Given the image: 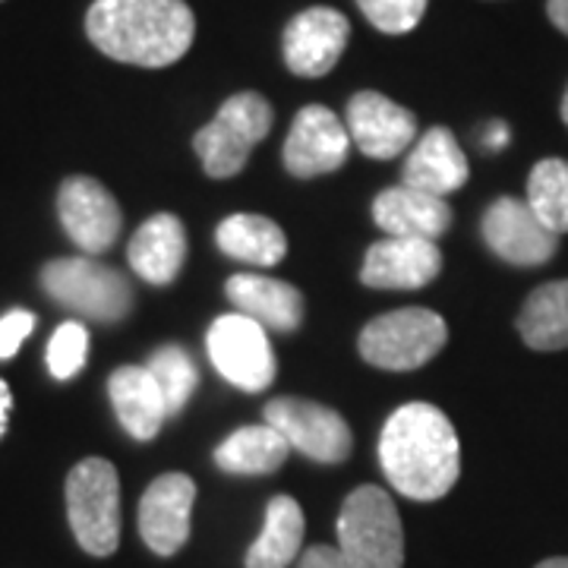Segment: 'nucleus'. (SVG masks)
Wrapping results in <instances>:
<instances>
[{
	"mask_svg": "<svg viewBox=\"0 0 568 568\" xmlns=\"http://www.w3.org/2000/svg\"><path fill=\"white\" fill-rule=\"evenodd\" d=\"M379 465L407 499H443L462 474V446L446 410L426 402L398 407L379 436Z\"/></svg>",
	"mask_w": 568,
	"mask_h": 568,
	"instance_id": "nucleus-1",
	"label": "nucleus"
},
{
	"mask_svg": "<svg viewBox=\"0 0 568 568\" xmlns=\"http://www.w3.org/2000/svg\"><path fill=\"white\" fill-rule=\"evenodd\" d=\"M85 36L111 61L162 70L190 51L196 17L186 0H95Z\"/></svg>",
	"mask_w": 568,
	"mask_h": 568,
	"instance_id": "nucleus-2",
	"label": "nucleus"
},
{
	"mask_svg": "<svg viewBox=\"0 0 568 568\" xmlns=\"http://www.w3.org/2000/svg\"><path fill=\"white\" fill-rule=\"evenodd\" d=\"M338 549L351 568L405 566V528L383 487H357L338 511Z\"/></svg>",
	"mask_w": 568,
	"mask_h": 568,
	"instance_id": "nucleus-3",
	"label": "nucleus"
},
{
	"mask_svg": "<svg viewBox=\"0 0 568 568\" xmlns=\"http://www.w3.org/2000/svg\"><path fill=\"white\" fill-rule=\"evenodd\" d=\"M70 528L89 556H111L121 544V480L111 462L82 458L67 477Z\"/></svg>",
	"mask_w": 568,
	"mask_h": 568,
	"instance_id": "nucleus-4",
	"label": "nucleus"
},
{
	"mask_svg": "<svg viewBox=\"0 0 568 568\" xmlns=\"http://www.w3.org/2000/svg\"><path fill=\"white\" fill-rule=\"evenodd\" d=\"M272 121H275L272 104L260 92H237L224 99L219 114L193 136V149L203 162L205 174L215 181L241 174L250 162V152L268 136Z\"/></svg>",
	"mask_w": 568,
	"mask_h": 568,
	"instance_id": "nucleus-5",
	"label": "nucleus"
},
{
	"mask_svg": "<svg viewBox=\"0 0 568 568\" xmlns=\"http://www.w3.org/2000/svg\"><path fill=\"white\" fill-rule=\"evenodd\" d=\"M446 320L424 306L392 310L364 325L357 347L366 364L388 373H407L426 366L446 347Z\"/></svg>",
	"mask_w": 568,
	"mask_h": 568,
	"instance_id": "nucleus-6",
	"label": "nucleus"
},
{
	"mask_svg": "<svg viewBox=\"0 0 568 568\" xmlns=\"http://www.w3.org/2000/svg\"><path fill=\"white\" fill-rule=\"evenodd\" d=\"M41 287L51 301L77 310L92 323H121L133 310V287L118 268L89 256L51 260L41 268Z\"/></svg>",
	"mask_w": 568,
	"mask_h": 568,
	"instance_id": "nucleus-7",
	"label": "nucleus"
},
{
	"mask_svg": "<svg viewBox=\"0 0 568 568\" xmlns=\"http://www.w3.org/2000/svg\"><path fill=\"white\" fill-rule=\"evenodd\" d=\"M205 347L215 369L241 392H265L275 383L278 361L268 345V335L256 320L244 313H227L209 325Z\"/></svg>",
	"mask_w": 568,
	"mask_h": 568,
	"instance_id": "nucleus-8",
	"label": "nucleus"
},
{
	"mask_svg": "<svg viewBox=\"0 0 568 568\" xmlns=\"http://www.w3.org/2000/svg\"><path fill=\"white\" fill-rule=\"evenodd\" d=\"M265 424L282 433L291 452H301L320 465H342L354 446L345 417L320 402L275 398L265 405Z\"/></svg>",
	"mask_w": 568,
	"mask_h": 568,
	"instance_id": "nucleus-9",
	"label": "nucleus"
},
{
	"mask_svg": "<svg viewBox=\"0 0 568 568\" xmlns=\"http://www.w3.org/2000/svg\"><path fill=\"white\" fill-rule=\"evenodd\" d=\"M347 41H351V22L342 10L310 7L284 26V63L294 77L320 80L325 73H332L335 63L342 61Z\"/></svg>",
	"mask_w": 568,
	"mask_h": 568,
	"instance_id": "nucleus-10",
	"label": "nucleus"
},
{
	"mask_svg": "<svg viewBox=\"0 0 568 568\" xmlns=\"http://www.w3.org/2000/svg\"><path fill=\"white\" fill-rule=\"evenodd\" d=\"M58 215L67 237L92 256L111 250L121 237V205L95 178H67L58 190Z\"/></svg>",
	"mask_w": 568,
	"mask_h": 568,
	"instance_id": "nucleus-11",
	"label": "nucleus"
},
{
	"mask_svg": "<svg viewBox=\"0 0 568 568\" xmlns=\"http://www.w3.org/2000/svg\"><path fill=\"white\" fill-rule=\"evenodd\" d=\"M484 241L487 246L508 265H534L549 263L559 250V234H552L547 224L534 215L528 200L503 196L484 212Z\"/></svg>",
	"mask_w": 568,
	"mask_h": 568,
	"instance_id": "nucleus-12",
	"label": "nucleus"
},
{
	"mask_svg": "<svg viewBox=\"0 0 568 568\" xmlns=\"http://www.w3.org/2000/svg\"><path fill=\"white\" fill-rule=\"evenodd\" d=\"M351 133L335 111L325 104H306L291 123L284 140V168L294 178H320L332 174L347 162Z\"/></svg>",
	"mask_w": 568,
	"mask_h": 568,
	"instance_id": "nucleus-13",
	"label": "nucleus"
},
{
	"mask_svg": "<svg viewBox=\"0 0 568 568\" xmlns=\"http://www.w3.org/2000/svg\"><path fill=\"white\" fill-rule=\"evenodd\" d=\"M196 503V484L186 474L155 477L140 499V534L145 547L159 556L181 552L190 540V515Z\"/></svg>",
	"mask_w": 568,
	"mask_h": 568,
	"instance_id": "nucleus-14",
	"label": "nucleus"
},
{
	"mask_svg": "<svg viewBox=\"0 0 568 568\" xmlns=\"http://www.w3.org/2000/svg\"><path fill=\"white\" fill-rule=\"evenodd\" d=\"M347 133L366 159H398L417 140V118L383 92H357L347 102Z\"/></svg>",
	"mask_w": 568,
	"mask_h": 568,
	"instance_id": "nucleus-15",
	"label": "nucleus"
},
{
	"mask_svg": "<svg viewBox=\"0 0 568 568\" xmlns=\"http://www.w3.org/2000/svg\"><path fill=\"white\" fill-rule=\"evenodd\" d=\"M443 272V253L436 241L424 237H386L366 250L361 282L376 291H417Z\"/></svg>",
	"mask_w": 568,
	"mask_h": 568,
	"instance_id": "nucleus-16",
	"label": "nucleus"
},
{
	"mask_svg": "<svg viewBox=\"0 0 568 568\" xmlns=\"http://www.w3.org/2000/svg\"><path fill=\"white\" fill-rule=\"evenodd\" d=\"M373 222L388 237H424L436 241L452 224V209L443 196H429L407 183L388 186L373 200Z\"/></svg>",
	"mask_w": 568,
	"mask_h": 568,
	"instance_id": "nucleus-17",
	"label": "nucleus"
},
{
	"mask_svg": "<svg viewBox=\"0 0 568 568\" xmlns=\"http://www.w3.org/2000/svg\"><path fill=\"white\" fill-rule=\"evenodd\" d=\"M402 183L424 190L429 196H443L462 190L467 183V159L455 133L446 126H433L417 140L405 162Z\"/></svg>",
	"mask_w": 568,
	"mask_h": 568,
	"instance_id": "nucleus-18",
	"label": "nucleus"
},
{
	"mask_svg": "<svg viewBox=\"0 0 568 568\" xmlns=\"http://www.w3.org/2000/svg\"><path fill=\"white\" fill-rule=\"evenodd\" d=\"M108 395H111V405H114V414H118L123 429L140 443L155 439L164 420L171 417L162 388L145 366L114 369L108 379Z\"/></svg>",
	"mask_w": 568,
	"mask_h": 568,
	"instance_id": "nucleus-19",
	"label": "nucleus"
},
{
	"mask_svg": "<svg viewBox=\"0 0 568 568\" xmlns=\"http://www.w3.org/2000/svg\"><path fill=\"white\" fill-rule=\"evenodd\" d=\"M130 268L149 284H171L186 260V231L178 215H152L126 246Z\"/></svg>",
	"mask_w": 568,
	"mask_h": 568,
	"instance_id": "nucleus-20",
	"label": "nucleus"
},
{
	"mask_svg": "<svg viewBox=\"0 0 568 568\" xmlns=\"http://www.w3.org/2000/svg\"><path fill=\"white\" fill-rule=\"evenodd\" d=\"M224 291L231 304L263 328L294 332L304 323V294L294 284L268 278V275H234L227 278Z\"/></svg>",
	"mask_w": 568,
	"mask_h": 568,
	"instance_id": "nucleus-21",
	"label": "nucleus"
},
{
	"mask_svg": "<svg viewBox=\"0 0 568 568\" xmlns=\"http://www.w3.org/2000/svg\"><path fill=\"white\" fill-rule=\"evenodd\" d=\"M304 508L291 496H275L265 506V525L246 549V568H287L304 547Z\"/></svg>",
	"mask_w": 568,
	"mask_h": 568,
	"instance_id": "nucleus-22",
	"label": "nucleus"
},
{
	"mask_svg": "<svg viewBox=\"0 0 568 568\" xmlns=\"http://www.w3.org/2000/svg\"><path fill=\"white\" fill-rule=\"evenodd\" d=\"M215 241L222 246L224 256L237 260V263L256 265V268H272L284 260L287 253V237L278 224L263 215H231L219 224Z\"/></svg>",
	"mask_w": 568,
	"mask_h": 568,
	"instance_id": "nucleus-23",
	"label": "nucleus"
},
{
	"mask_svg": "<svg viewBox=\"0 0 568 568\" xmlns=\"http://www.w3.org/2000/svg\"><path fill=\"white\" fill-rule=\"evenodd\" d=\"M287 455H291V446L282 433L275 426L256 424L231 433L222 446L215 448V465L227 474L260 477V474H275Z\"/></svg>",
	"mask_w": 568,
	"mask_h": 568,
	"instance_id": "nucleus-24",
	"label": "nucleus"
},
{
	"mask_svg": "<svg viewBox=\"0 0 568 568\" xmlns=\"http://www.w3.org/2000/svg\"><path fill=\"white\" fill-rule=\"evenodd\" d=\"M518 335L530 351H566L568 347V278L547 282L530 291L518 313Z\"/></svg>",
	"mask_w": 568,
	"mask_h": 568,
	"instance_id": "nucleus-25",
	"label": "nucleus"
},
{
	"mask_svg": "<svg viewBox=\"0 0 568 568\" xmlns=\"http://www.w3.org/2000/svg\"><path fill=\"white\" fill-rule=\"evenodd\" d=\"M528 205L552 234L568 231V162L544 159L528 178Z\"/></svg>",
	"mask_w": 568,
	"mask_h": 568,
	"instance_id": "nucleus-26",
	"label": "nucleus"
},
{
	"mask_svg": "<svg viewBox=\"0 0 568 568\" xmlns=\"http://www.w3.org/2000/svg\"><path fill=\"white\" fill-rule=\"evenodd\" d=\"M145 369L155 376V383L162 388L168 414H171V417L181 414L183 407H186V402L193 398L196 383H200V373H196V364L190 361V354L178 345L159 347V351L149 357Z\"/></svg>",
	"mask_w": 568,
	"mask_h": 568,
	"instance_id": "nucleus-27",
	"label": "nucleus"
},
{
	"mask_svg": "<svg viewBox=\"0 0 568 568\" xmlns=\"http://www.w3.org/2000/svg\"><path fill=\"white\" fill-rule=\"evenodd\" d=\"M89 354V332L82 323H63L48 342V369L54 379H73L85 366Z\"/></svg>",
	"mask_w": 568,
	"mask_h": 568,
	"instance_id": "nucleus-28",
	"label": "nucleus"
},
{
	"mask_svg": "<svg viewBox=\"0 0 568 568\" xmlns=\"http://www.w3.org/2000/svg\"><path fill=\"white\" fill-rule=\"evenodd\" d=\"M429 0H357L366 22L386 36H405L414 32L426 13Z\"/></svg>",
	"mask_w": 568,
	"mask_h": 568,
	"instance_id": "nucleus-29",
	"label": "nucleus"
},
{
	"mask_svg": "<svg viewBox=\"0 0 568 568\" xmlns=\"http://www.w3.org/2000/svg\"><path fill=\"white\" fill-rule=\"evenodd\" d=\"M32 328H36V316L29 310H10L0 320V361H10L22 342L32 335Z\"/></svg>",
	"mask_w": 568,
	"mask_h": 568,
	"instance_id": "nucleus-30",
	"label": "nucleus"
},
{
	"mask_svg": "<svg viewBox=\"0 0 568 568\" xmlns=\"http://www.w3.org/2000/svg\"><path fill=\"white\" fill-rule=\"evenodd\" d=\"M297 568H351L338 547H310L301 556Z\"/></svg>",
	"mask_w": 568,
	"mask_h": 568,
	"instance_id": "nucleus-31",
	"label": "nucleus"
},
{
	"mask_svg": "<svg viewBox=\"0 0 568 568\" xmlns=\"http://www.w3.org/2000/svg\"><path fill=\"white\" fill-rule=\"evenodd\" d=\"M547 17L562 36H568V0H547Z\"/></svg>",
	"mask_w": 568,
	"mask_h": 568,
	"instance_id": "nucleus-32",
	"label": "nucleus"
},
{
	"mask_svg": "<svg viewBox=\"0 0 568 568\" xmlns=\"http://www.w3.org/2000/svg\"><path fill=\"white\" fill-rule=\"evenodd\" d=\"M10 410H13V395H10V386L0 379V436H3V429H7V417H10Z\"/></svg>",
	"mask_w": 568,
	"mask_h": 568,
	"instance_id": "nucleus-33",
	"label": "nucleus"
},
{
	"mask_svg": "<svg viewBox=\"0 0 568 568\" xmlns=\"http://www.w3.org/2000/svg\"><path fill=\"white\" fill-rule=\"evenodd\" d=\"M506 140H508V130L506 126H503V123H496V126H493V133H489V149H499V145H506Z\"/></svg>",
	"mask_w": 568,
	"mask_h": 568,
	"instance_id": "nucleus-34",
	"label": "nucleus"
},
{
	"mask_svg": "<svg viewBox=\"0 0 568 568\" xmlns=\"http://www.w3.org/2000/svg\"><path fill=\"white\" fill-rule=\"evenodd\" d=\"M537 568H568V556H556V559H544Z\"/></svg>",
	"mask_w": 568,
	"mask_h": 568,
	"instance_id": "nucleus-35",
	"label": "nucleus"
},
{
	"mask_svg": "<svg viewBox=\"0 0 568 568\" xmlns=\"http://www.w3.org/2000/svg\"><path fill=\"white\" fill-rule=\"evenodd\" d=\"M562 121H566L568 126V89H566V95H562Z\"/></svg>",
	"mask_w": 568,
	"mask_h": 568,
	"instance_id": "nucleus-36",
	"label": "nucleus"
},
{
	"mask_svg": "<svg viewBox=\"0 0 568 568\" xmlns=\"http://www.w3.org/2000/svg\"><path fill=\"white\" fill-rule=\"evenodd\" d=\"M0 3H3V0H0Z\"/></svg>",
	"mask_w": 568,
	"mask_h": 568,
	"instance_id": "nucleus-37",
	"label": "nucleus"
}]
</instances>
